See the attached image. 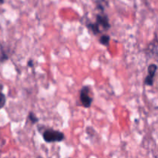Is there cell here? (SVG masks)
<instances>
[{
  "instance_id": "cell-3",
  "label": "cell",
  "mask_w": 158,
  "mask_h": 158,
  "mask_svg": "<svg viewBox=\"0 0 158 158\" xmlns=\"http://www.w3.org/2000/svg\"><path fill=\"white\" fill-rule=\"evenodd\" d=\"M157 66L156 64H151L148 67V76L145 78V84L148 86H153L154 83V77L155 76Z\"/></svg>"
},
{
  "instance_id": "cell-10",
  "label": "cell",
  "mask_w": 158,
  "mask_h": 158,
  "mask_svg": "<svg viewBox=\"0 0 158 158\" xmlns=\"http://www.w3.org/2000/svg\"><path fill=\"white\" fill-rule=\"evenodd\" d=\"M4 1L5 0H0V4H2V3L4 2Z\"/></svg>"
},
{
  "instance_id": "cell-4",
  "label": "cell",
  "mask_w": 158,
  "mask_h": 158,
  "mask_svg": "<svg viewBox=\"0 0 158 158\" xmlns=\"http://www.w3.org/2000/svg\"><path fill=\"white\" fill-rule=\"evenodd\" d=\"M97 25L100 26H102L104 29H108L110 28L109 19H108L107 15L105 14H98L97 15Z\"/></svg>"
},
{
  "instance_id": "cell-9",
  "label": "cell",
  "mask_w": 158,
  "mask_h": 158,
  "mask_svg": "<svg viewBox=\"0 0 158 158\" xmlns=\"http://www.w3.org/2000/svg\"><path fill=\"white\" fill-rule=\"evenodd\" d=\"M28 65H29V66H30V67L33 66V63L32 62V60H29V63H28Z\"/></svg>"
},
{
  "instance_id": "cell-5",
  "label": "cell",
  "mask_w": 158,
  "mask_h": 158,
  "mask_svg": "<svg viewBox=\"0 0 158 158\" xmlns=\"http://www.w3.org/2000/svg\"><path fill=\"white\" fill-rule=\"evenodd\" d=\"M88 27L90 29V30L92 31V32H94V34H98L100 32V27H99V26L96 23H89V24L88 25Z\"/></svg>"
},
{
  "instance_id": "cell-6",
  "label": "cell",
  "mask_w": 158,
  "mask_h": 158,
  "mask_svg": "<svg viewBox=\"0 0 158 158\" xmlns=\"http://www.w3.org/2000/svg\"><path fill=\"white\" fill-rule=\"evenodd\" d=\"M110 38L109 35H103L100 38V43H101L102 45L103 46H108L109 45V42Z\"/></svg>"
},
{
  "instance_id": "cell-8",
  "label": "cell",
  "mask_w": 158,
  "mask_h": 158,
  "mask_svg": "<svg viewBox=\"0 0 158 158\" xmlns=\"http://www.w3.org/2000/svg\"><path fill=\"white\" fill-rule=\"evenodd\" d=\"M6 97H5V95L3 94H2V93H0V109H2V108L5 106V104H6Z\"/></svg>"
},
{
  "instance_id": "cell-2",
  "label": "cell",
  "mask_w": 158,
  "mask_h": 158,
  "mask_svg": "<svg viewBox=\"0 0 158 158\" xmlns=\"http://www.w3.org/2000/svg\"><path fill=\"white\" fill-rule=\"evenodd\" d=\"M89 86H83L80 91V101L86 108H89L92 104L93 98L89 96Z\"/></svg>"
},
{
  "instance_id": "cell-1",
  "label": "cell",
  "mask_w": 158,
  "mask_h": 158,
  "mask_svg": "<svg viewBox=\"0 0 158 158\" xmlns=\"http://www.w3.org/2000/svg\"><path fill=\"white\" fill-rule=\"evenodd\" d=\"M43 139L47 143H53V142H60L64 140L65 136L62 132L54 130H46L43 133Z\"/></svg>"
},
{
  "instance_id": "cell-7",
  "label": "cell",
  "mask_w": 158,
  "mask_h": 158,
  "mask_svg": "<svg viewBox=\"0 0 158 158\" xmlns=\"http://www.w3.org/2000/svg\"><path fill=\"white\" fill-rule=\"evenodd\" d=\"M28 117H29V120L32 122V123H37V122H38V120H39L38 118H37L36 116H35V114H34L32 112L29 113V116H28Z\"/></svg>"
}]
</instances>
